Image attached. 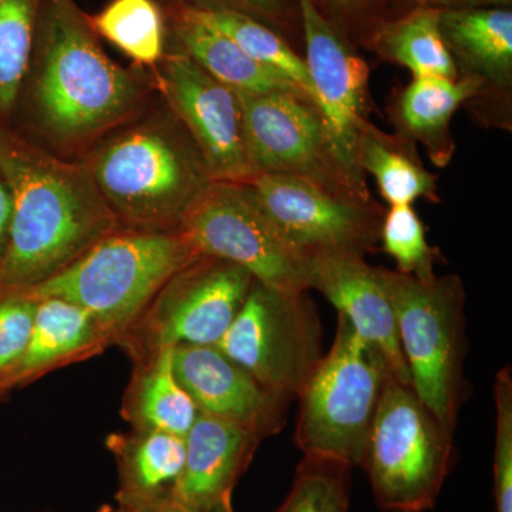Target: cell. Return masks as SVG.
Segmentation results:
<instances>
[{"label":"cell","instance_id":"obj_1","mask_svg":"<svg viewBox=\"0 0 512 512\" xmlns=\"http://www.w3.org/2000/svg\"><path fill=\"white\" fill-rule=\"evenodd\" d=\"M0 177L12 198L0 291H25L52 278L116 225L87 168L47 156L6 126Z\"/></svg>","mask_w":512,"mask_h":512},{"label":"cell","instance_id":"obj_2","mask_svg":"<svg viewBox=\"0 0 512 512\" xmlns=\"http://www.w3.org/2000/svg\"><path fill=\"white\" fill-rule=\"evenodd\" d=\"M29 70L37 124L60 141L107 130L140 99L137 80L101 50L73 0L40 2Z\"/></svg>","mask_w":512,"mask_h":512},{"label":"cell","instance_id":"obj_3","mask_svg":"<svg viewBox=\"0 0 512 512\" xmlns=\"http://www.w3.org/2000/svg\"><path fill=\"white\" fill-rule=\"evenodd\" d=\"M87 170L114 215L143 231H178L215 183L183 124L167 121L113 138Z\"/></svg>","mask_w":512,"mask_h":512},{"label":"cell","instance_id":"obj_4","mask_svg":"<svg viewBox=\"0 0 512 512\" xmlns=\"http://www.w3.org/2000/svg\"><path fill=\"white\" fill-rule=\"evenodd\" d=\"M198 256L180 232L107 235L59 274L15 292L35 301L63 299L89 312L96 323L120 325Z\"/></svg>","mask_w":512,"mask_h":512},{"label":"cell","instance_id":"obj_5","mask_svg":"<svg viewBox=\"0 0 512 512\" xmlns=\"http://www.w3.org/2000/svg\"><path fill=\"white\" fill-rule=\"evenodd\" d=\"M389 376L384 357L338 313L332 346L298 393L295 441L303 456L362 467Z\"/></svg>","mask_w":512,"mask_h":512},{"label":"cell","instance_id":"obj_6","mask_svg":"<svg viewBox=\"0 0 512 512\" xmlns=\"http://www.w3.org/2000/svg\"><path fill=\"white\" fill-rule=\"evenodd\" d=\"M379 275L414 393L453 433L463 399V282L457 275L420 281L386 268Z\"/></svg>","mask_w":512,"mask_h":512},{"label":"cell","instance_id":"obj_7","mask_svg":"<svg viewBox=\"0 0 512 512\" xmlns=\"http://www.w3.org/2000/svg\"><path fill=\"white\" fill-rule=\"evenodd\" d=\"M451 434L412 386L387 377L362 463L383 511L423 512L434 507L450 473Z\"/></svg>","mask_w":512,"mask_h":512},{"label":"cell","instance_id":"obj_8","mask_svg":"<svg viewBox=\"0 0 512 512\" xmlns=\"http://www.w3.org/2000/svg\"><path fill=\"white\" fill-rule=\"evenodd\" d=\"M237 94L252 177L292 175L342 197L373 200L365 175L346 163L313 97L303 92Z\"/></svg>","mask_w":512,"mask_h":512},{"label":"cell","instance_id":"obj_9","mask_svg":"<svg viewBox=\"0 0 512 512\" xmlns=\"http://www.w3.org/2000/svg\"><path fill=\"white\" fill-rule=\"evenodd\" d=\"M217 348L266 389L298 396L323 356L315 306L255 281Z\"/></svg>","mask_w":512,"mask_h":512},{"label":"cell","instance_id":"obj_10","mask_svg":"<svg viewBox=\"0 0 512 512\" xmlns=\"http://www.w3.org/2000/svg\"><path fill=\"white\" fill-rule=\"evenodd\" d=\"M198 255L244 268L259 284L308 292V258L281 238L244 183H214L178 231Z\"/></svg>","mask_w":512,"mask_h":512},{"label":"cell","instance_id":"obj_11","mask_svg":"<svg viewBox=\"0 0 512 512\" xmlns=\"http://www.w3.org/2000/svg\"><path fill=\"white\" fill-rule=\"evenodd\" d=\"M252 197L281 238L303 256L375 249L386 210L375 200L342 197L306 178L258 174L249 178Z\"/></svg>","mask_w":512,"mask_h":512},{"label":"cell","instance_id":"obj_12","mask_svg":"<svg viewBox=\"0 0 512 512\" xmlns=\"http://www.w3.org/2000/svg\"><path fill=\"white\" fill-rule=\"evenodd\" d=\"M165 96L200 151L215 183L252 178L238 94L205 72L185 53L165 56Z\"/></svg>","mask_w":512,"mask_h":512},{"label":"cell","instance_id":"obj_13","mask_svg":"<svg viewBox=\"0 0 512 512\" xmlns=\"http://www.w3.org/2000/svg\"><path fill=\"white\" fill-rule=\"evenodd\" d=\"M301 16L306 67L316 103L346 163H357L359 138L369 120L370 67L335 28L315 0H296ZM365 175V174H363Z\"/></svg>","mask_w":512,"mask_h":512},{"label":"cell","instance_id":"obj_14","mask_svg":"<svg viewBox=\"0 0 512 512\" xmlns=\"http://www.w3.org/2000/svg\"><path fill=\"white\" fill-rule=\"evenodd\" d=\"M440 30L458 76L481 84L480 96L466 106L471 116L483 126L511 130L510 6L441 10Z\"/></svg>","mask_w":512,"mask_h":512},{"label":"cell","instance_id":"obj_15","mask_svg":"<svg viewBox=\"0 0 512 512\" xmlns=\"http://www.w3.org/2000/svg\"><path fill=\"white\" fill-rule=\"evenodd\" d=\"M255 279L241 266L198 256L168 285L158 348L217 346L237 318Z\"/></svg>","mask_w":512,"mask_h":512},{"label":"cell","instance_id":"obj_16","mask_svg":"<svg viewBox=\"0 0 512 512\" xmlns=\"http://www.w3.org/2000/svg\"><path fill=\"white\" fill-rule=\"evenodd\" d=\"M173 369L198 412L238 424L256 437L284 426L291 397L266 389L217 346H175Z\"/></svg>","mask_w":512,"mask_h":512},{"label":"cell","instance_id":"obj_17","mask_svg":"<svg viewBox=\"0 0 512 512\" xmlns=\"http://www.w3.org/2000/svg\"><path fill=\"white\" fill-rule=\"evenodd\" d=\"M306 258L309 289L322 293L357 335L384 357L397 382L412 386L396 316L380 281L379 268L355 252H316Z\"/></svg>","mask_w":512,"mask_h":512},{"label":"cell","instance_id":"obj_18","mask_svg":"<svg viewBox=\"0 0 512 512\" xmlns=\"http://www.w3.org/2000/svg\"><path fill=\"white\" fill-rule=\"evenodd\" d=\"M259 437L251 431L200 413L185 434V463L171 500L192 512L229 503Z\"/></svg>","mask_w":512,"mask_h":512},{"label":"cell","instance_id":"obj_19","mask_svg":"<svg viewBox=\"0 0 512 512\" xmlns=\"http://www.w3.org/2000/svg\"><path fill=\"white\" fill-rule=\"evenodd\" d=\"M480 93L481 84L467 77H413L390 103V120L396 134L421 144L431 163L443 168L456 151L451 120L461 106H467Z\"/></svg>","mask_w":512,"mask_h":512},{"label":"cell","instance_id":"obj_20","mask_svg":"<svg viewBox=\"0 0 512 512\" xmlns=\"http://www.w3.org/2000/svg\"><path fill=\"white\" fill-rule=\"evenodd\" d=\"M173 19L180 52L235 92H303L282 74L255 62L234 40L195 18L190 10L174 6Z\"/></svg>","mask_w":512,"mask_h":512},{"label":"cell","instance_id":"obj_21","mask_svg":"<svg viewBox=\"0 0 512 512\" xmlns=\"http://www.w3.org/2000/svg\"><path fill=\"white\" fill-rule=\"evenodd\" d=\"M362 42L384 62L404 67L413 77H458L441 36L440 10L416 8L377 20Z\"/></svg>","mask_w":512,"mask_h":512},{"label":"cell","instance_id":"obj_22","mask_svg":"<svg viewBox=\"0 0 512 512\" xmlns=\"http://www.w3.org/2000/svg\"><path fill=\"white\" fill-rule=\"evenodd\" d=\"M357 163L363 174L375 178L390 207L413 205L420 198L439 201L437 177L421 163L416 144L380 130L372 121L360 134Z\"/></svg>","mask_w":512,"mask_h":512},{"label":"cell","instance_id":"obj_23","mask_svg":"<svg viewBox=\"0 0 512 512\" xmlns=\"http://www.w3.org/2000/svg\"><path fill=\"white\" fill-rule=\"evenodd\" d=\"M184 463L185 437L151 430L124 457L121 508L137 512L171 498Z\"/></svg>","mask_w":512,"mask_h":512},{"label":"cell","instance_id":"obj_24","mask_svg":"<svg viewBox=\"0 0 512 512\" xmlns=\"http://www.w3.org/2000/svg\"><path fill=\"white\" fill-rule=\"evenodd\" d=\"M94 325L93 316L72 302L37 299L28 348L16 365L0 376V390L82 349L92 338Z\"/></svg>","mask_w":512,"mask_h":512},{"label":"cell","instance_id":"obj_25","mask_svg":"<svg viewBox=\"0 0 512 512\" xmlns=\"http://www.w3.org/2000/svg\"><path fill=\"white\" fill-rule=\"evenodd\" d=\"M188 10L201 22L220 30L229 39L234 40L255 62L282 74L315 99L305 59L293 49L291 43L281 33L251 16L238 12Z\"/></svg>","mask_w":512,"mask_h":512},{"label":"cell","instance_id":"obj_26","mask_svg":"<svg viewBox=\"0 0 512 512\" xmlns=\"http://www.w3.org/2000/svg\"><path fill=\"white\" fill-rule=\"evenodd\" d=\"M90 26L141 66L164 59V19L154 0H113Z\"/></svg>","mask_w":512,"mask_h":512},{"label":"cell","instance_id":"obj_27","mask_svg":"<svg viewBox=\"0 0 512 512\" xmlns=\"http://www.w3.org/2000/svg\"><path fill=\"white\" fill-rule=\"evenodd\" d=\"M42 0H0V126L12 116L32 59Z\"/></svg>","mask_w":512,"mask_h":512},{"label":"cell","instance_id":"obj_28","mask_svg":"<svg viewBox=\"0 0 512 512\" xmlns=\"http://www.w3.org/2000/svg\"><path fill=\"white\" fill-rule=\"evenodd\" d=\"M138 413L151 430L185 437L197 419V406L175 377L173 348H161L141 386Z\"/></svg>","mask_w":512,"mask_h":512},{"label":"cell","instance_id":"obj_29","mask_svg":"<svg viewBox=\"0 0 512 512\" xmlns=\"http://www.w3.org/2000/svg\"><path fill=\"white\" fill-rule=\"evenodd\" d=\"M350 468L328 458L303 456L291 491L275 512H349Z\"/></svg>","mask_w":512,"mask_h":512},{"label":"cell","instance_id":"obj_30","mask_svg":"<svg viewBox=\"0 0 512 512\" xmlns=\"http://www.w3.org/2000/svg\"><path fill=\"white\" fill-rule=\"evenodd\" d=\"M380 241L392 256L397 271L420 281H429L434 272V251L426 238V228L412 205H396L386 211Z\"/></svg>","mask_w":512,"mask_h":512},{"label":"cell","instance_id":"obj_31","mask_svg":"<svg viewBox=\"0 0 512 512\" xmlns=\"http://www.w3.org/2000/svg\"><path fill=\"white\" fill-rule=\"evenodd\" d=\"M495 512H512V375L504 366L495 376Z\"/></svg>","mask_w":512,"mask_h":512},{"label":"cell","instance_id":"obj_32","mask_svg":"<svg viewBox=\"0 0 512 512\" xmlns=\"http://www.w3.org/2000/svg\"><path fill=\"white\" fill-rule=\"evenodd\" d=\"M36 301L22 292L0 291V376L12 369L28 348Z\"/></svg>","mask_w":512,"mask_h":512},{"label":"cell","instance_id":"obj_33","mask_svg":"<svg viewBox=\"0 0 512 512\" xmlns=\"http://www.w3.org/2000/svg\"><path fill=\"white\" fill-rule=\"evenodd\" d=\"M174 6L195 10H229L251 16L285 36L301 29L296 0H174Z\"/></svg>","mask_w":512,"mask_h":512},{"label":"cell","instance_id":"obj_34","mask_svg":"<svg viewBox=\"0 0 512 512\" xmlns=\"http://www.w3.org/2000/svg\"><path fill=\"white\" fill-rule=\"evenodd\" d=\"M315 3L346 39L348 30L355 29L363 39L375 25L373 0H315Z\"/></svg>","mask_w":512,"mask_h":512},{"label":"cell","instance_id":"obj_35","mask_svg":"<svg viewBox=\"0 0 512 512\" xmlns=\"http://www.w3.org/2000/svg\"><path fill=\"white\" fill-rule=\"evenodd\" d=\"M511 3L512 0H373L376 22L380 20L382 8L387 10V16L384 18H392L416 8H430L441 12V10L490 8V6H510L511 8Z\"/></svg>","mask_w":512,"mask_h":512},{"label":"cell","instance_id":"obj_36","mask_svg":"<svg viewBox=\"0 0 512 512\" xmlns=\"http://www.w3.org/2000/svg\"><path fill=\"white\" fill-rule=\"evenodd\" d=\"M10 217H12V198H10L8 185L0 177V262L8 242Z\"/></svg>","mask_w":512,"mask_h":512},{"label":"cell","instance_id":"obj_37","mask_svg":"<svg viewBox=\"0 0 512 512\" xmlns=\"http://www.w3.org/2000/svg\"><path fill=\"white\" fill-rule=\"evenodd\" d=\"M133 512V511H131ZM137 512H192L187 510V508L183 507V505L175 503V501L168 498V500L161 501V503H157L156 505H151V507L146 508V510H141Z\"/></svg>","mask_w":512,"mask_h":512},{"label":"cell","instance_id":"obj_38","mask_svg":"<svg viewBox=\"0 0 512 512\" xmlns=\"http://www.w3.org/2000/svg\"><path fill=\"white\" fill-rule=\"evenodd\" d=\"M201 512H232L231 501H229V503L215 505V507L208 508V510Z\"/></svg>","mask_w":512,"mask_h":512},{"label":"cell","instance_id":"obj_39","mask_svg":"<svg viewBox=\"0 0 512 512\" xmlns=\"http://www.w3.org/2000/svg\"><path fill=\"white\" fill-rule=\"evenodd\" d=\"M117 512H131V511H127V510H124V508H120V510Z\"/></svg>","mask_w":512,"mask_h":512}]
</instances>
